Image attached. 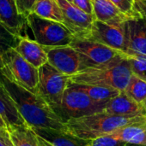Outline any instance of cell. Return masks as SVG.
<instances>
[{"label": "cell", "instance_id": "cell-1", "mask_svg": "<svg viewBox=\"0 0 146 146\" xmlns=\"http://www.w3.org/2000/svg\"><path fill=\"white\" fill-rule=\"evenodd\" d=\"M0 81L14 100L20 115L28 126L67 132L64 121L39 94L20 86L2 72H0Z\"/></svg>", "mask_w": 146, "mask_h": 146}, {"label": "cell", "instance_id": "cell-2", "mask_svg": "<svg viewBox=\"0 0 146 146\" xmlns=\"http://www.w3.org/2000/svg\"><path fill=\"white\" fill-rule=\"evenodd\" d=\"M145 121V115L121 116L100 112L77 119H70L65 121V126L67 132L71 135L84 140H91L111 134L123 127Z\"/></svg>", "mask_w": 146, "mask_h": 146}, {"label": "cell", "instance_id": "cell-3", "mask_svg": "<svg viewBox=\"0 0 146 146\" xmlns=\"http://www.w3.org/2000/svg\"><path fill=\"white\" fill-rule=\"evenodd\" d=\"M132 75L130 62L126 54H121L104 65L79 71L71 77V82L110 87L124 92Z\"/></svg>", "mask_w": 146, "mask_h": 146}, {"label": "cell", "instance_id": "cell-4", "mask_svg": "<svg viewBox=\"0 0 146 146\" xmlns=\"http://www.w3.org/2000/svg\"><path fill=\"white\" fill-rule=\"evenodd\" d=\"M0 72L28 91L38 94L39 69L27 62L13 46L1 50Z\"/></svg>", "mask_w": 146, "mask_h": 146}, {"label": "cell", "instance_id": "cell-5", "mask_svg": "<svg viewBox=\"0 0 146 146\" xmlns=\"http://www.w3.org/2000/svg\"><path fill=\"white\" fill-rule=\"evenodd\" d=\"M27 25L32 31L34 40L44 47L70 45L74 39L63 23L42 18L34 13L27 16Z\"/></svg>", "mask_w": 146, "mask_h": 146}, {"label": "cell", "instance_id": "cell-6", "mask_svg": "<svg viewBox=\"0 0 146 146\" xmlns=\"http://www.w3.org/2000/svg\"><path fill=\"white\" fill-rule=\"evenodd\" d=\"M70 83L71 76L62 74L49 62L39 68L38 94L48 103L55 113L61 106Z\"/></svg>", "mask_w": 146, "mask_h": 146}, {"label": "cell", "instance_id": "cell-7", "mask_svg": "<svg viewBox=\"0 0 146 146\" xmlns=\"http://www.w3.org/2000/svg\"><path fill=\"white\" fill-rule=\"evenodd\" d=\"M106 103H98L71 83L66 89L60 108L56 114L64 121L77 119L102 112Z\"/></svg>", "mask_w": 146, "mask_h": 146}, {"label": "cell", "instance_id": "cell-8", "mask_svg": "<svg viewBox=\"0 0 146 146\" xmlns=\"http://www.w3.org/2000/svg\"><path fill=\"white\" fill-rule=\"evenodd\" d=\"M70 45L78 53L81 70L104 65L118 56L125 54L100 43L84 38H74Z\"/></svg>", "mask_w": 146, "mask_h": 146}, {"label": "cell", "instance_id": "cell-9", "mask_svg": "<svg viewBox=\"0 0 146 146\" xmlns=\"http://www.w3.org/2000/svg\"><path fill=\"white\" fill-rule=\"evenodd\" d=\"M83 38L100 43L125 53V33L123 24L120 26L108 25L101 21L95 20L89 31Z\"/></svg>", "mask_w": 146, "mask_h": 146}, {"label": "cell", "instance_id": "cell-10", "mask_svg": "<svg viewBox=\"0 0 146 146\" xmlns=\"http://www.w3.org/2000/svg\"><path fill=\"white\" fill-rule=\"evenodd\" d=\"M63 14V24L74 38H83L96 20L94 14H88L66 0H57Z\"/></svg>", "mask_w": 146, "mask_h": 146}, {"label": "cell", "instance_id": "cell-11", "mask_svg": "<svg viewBox=\"0 0 146 146\" xmlns=\"http://www.w3.org/2000/svg\"><path fill=\"white\" fill-rule=\"evenodd\" d=\"M44 49L48 56V62L62 74L71 77L81 70L78 53L71 45L44 47Z\"/></svg>", "mask_w": 146, "mask_h": 146}, {"label": "cell", "instance_id": "cell-12", "mask_svg": "<svg viewBox=\"0 0 146 146\" xmlns=\"http://www.w3.org/2000/svg\"><path fill=\"white\" fill-rule=\"evenodd\" d=\"M125 54L146 55V21L132 18L123 23Z\"/></svg>", "mask_w": 146, "mask_h": 146}, {"label": "cell", "instance_id": "cell-13", "mask_svg": "<svg viewBox=\"0 0 146 146\" xmlns=\"http://www.w3.org/2000/svg\"><path fill=\"white\" fill-rule=\"evenodd\" d=\"M0 25L15 38L22 37L27 17L19 13L15 0H0Z\"/></svg>", "mask_w": 146, "mask_h": 146}, {"label": "cell", "instance_id": "cell-14", "mask_svg": "<svg viewBox=\"0 0 146 146\" xmlns=\"http://www.w3.org/2000/svg\"><path fill=\"white\" fill-rule=\"evenodd\" d=\"M32 129L36 134L40 146H89V140L75 137L65 131L44 127Z\"/></svg>", "mask_w": 146, "mask_h": 146}, {"label": "cell", "instance_id": "cell-15", "mask_svg": "<svg viewBox=\"0 0 146 146\" xmlns=\"http://www.w3.org/2000/svg\"><path fill=\"white\" fill-rule=\"evenodd\" d=\"M18 39L19 41L14 48L27 62L38 69L48 62L47 54L42 45L23 36Z\"/></svg>", "mask_w": 146, "mask_h": 146}, {"label": "cell", "instance_id": "cell-16", "mask_svg": "<svg viewBox=\"0 0 146 146\" xmlns=\"http://www.w3.org/2000/svg\"><path fill=\"white\" fill-rule=\"evenodd\" d=\"M102 112L121 116H134L144 115L143 106L130 98L125 92L106 103Z\"/></svg>", "mask_w": 146, "mask_h": 146}, {"label": "cell", "instance_id": "cell-17", "mask_svg": "<svg viewBox=\"0 0 146 146\" xmlns=\"http://www.w3.org/2000/svg\"><path fill=\"white\" fill-rule=\"evenodd\" d=\"M96 20L108 25L120 26L132 19L122 13L111 0H91Z\"/></svg>", "mask_w": 146, "mask_h": 146}, {"label": "cell", "instance_id": "cell-18", "mask_svg": "<svg viewBox=\"0 0 146 146\" xmlns=\"http://www.w3.org/2000/svg\"><path fill=\"white\" fill-rule=\"evenodd\" d=\"M0 115L7 124V127L12 125H27L20 115L15 104L5 86L0 81Z\"/></svg>", "mask_w": 146, "mask_h": 146}, {"label": "cell", "instance_id": "cell-19", "mask_svg": "<svg viewBox=\"0 0 146 146\" xmlns=\"http://www.w3.org/2000/svg\"><path fill=\"white\" fill-rule=\"evenodd\" d=\"M108 135L128 144L146 146V121L123 127Z\"/></svg>", "mask_w": 146, "mask_h": 146}, {"label": "cell", "instance_id": "cell-20", "mask_svg": "<svg viewBox=\"0 0 146 146\" xmlns=\"http://www.w3.org/2000/svg\"><path fill=\"white\" fill-rule=\"evenodd\" d=\"M15 146H40L36 134L28 125H12L7 127Z\"/></svg>", "mask_w": 146, "mask_h": 146}, {"label": "cell", "instance_id": "cell-21", "mask_svg": "<svg viewBox=\"0 0 146 146\" xmlns=\"http://www.w3.org/2000/svg\"><path fill=\"white\" fill-rule=\"evenodd\" d=\"M32 13L47 19L63 23V14L57 0H36Z\"/></svg>", "mask_w": 146, "mask_h": 146}, {"label": "cell", "instance_id": "cell-22", "mask_svg": "<svg viewBox=\"0 0 146 146\" xmlns=\"http://www.w3.org/2000/svg\"><path fill=\"white\" fill-rule=\"evenodd\" d=\"M71 84L74 86L75 87H77V89L83 91L90 98H92L94 101L98 102V103H107L120 93V91L114 89V88H110V87L81 85V84H76V83H71Z\"/></svg>", "mask_w": 146, "mask_h": 146}, {"label": "cell", "instance_id": "cell-23", "mask_svg": "<svg viewBox=\"0 0 146 146\" xmlns=\"http://www.w3.org/2000/svg\"><path fill=\"white\" fill-rule=\"evenodd\" d=\"M124 92L130 98L142 105L146 99V81L133 74Z\"/></svg>", "mask_w": 146, "mask_h": 146}, {"label": "cell", "instance_id": "cell-24", "mask_svg": "<svg viewBox=\"0 0 146 146\" xmlns=\"http://www.w3.org/2000/svg\"><path fill=\"white\" fill-rule=\"evenodd\" d=\"M126 56L130 62L133 74L146 81V55L131 54Z\"/></svg>", "mask_w": 146, "mask_h": 146}, {"label": "cell", "instance_id": "cell-25", "mask_svg": "<svg viewBox=\"0 0 146 146\" xmlns=\"http://www.w3.org/2000/svg\"><path fill=\"white\" fill-rule=\"evenodd\" d=\"M89 146H125L127 143L113 138L110 135L99 137L91 140H89Z\"/></svg>", "mask_w": 146, "mask_h": 146}, {"label": "cell", "instance_id": "cell-26", "mask_svg": "<svg viewBox=\"0 0 146 146\" xmlns=\"http://www.w3.org/2000/svg\"><path fill=\"white\" fill-rule=\"evenodd\" d=\"M114 5L125 15L130 18H135L133 13V2L134 0H111Z\"/></svg>", "mask_w": 146, "mask_h": 146}, {"label": "cell", "instance_id": "cell-27", "mask_svg": "<svg viewBox=\"0 0 146 146\" xmlns=\"http://www.w3.org/2000/svg\"><path fill=\"white\" fill-rule=\"evenodd\" d=\"M35 1L36 0H15L19 13L22 15L27 17L30 13H32Z\"/></svg>", "mask_w": 146, "mask_h": 146}, {"label": "cell", "instance_id": "cell-28", "mask_svg": "<svg viewBox=\"0 0 146 146\" xmlns=\"http://www.w3.org/2000/svg\"><path fill=\"white\" fill-rule=\"evenodd\" d=\"M133 13L135 18H142L146 21V0H134Z\"/></svg>", "mask_w": 146, "mask_h": 146}, {"label": "cell", "instance_id": "cell-29", "mask_svg": "<svg viewBox=\"0 0 146 146\" xmlns=\"http://www.w3.org/2000/svg\"><path fill=\"white\" fill-rule=\"evenodd\" d=\"M72 3L88 14H94L93 3L91 0H72Z\"/></svg>", "mask_w": 146, "mask_h": 146}, {"label": "cell", "instance_id": "cell-30", "mask_svg": "<svg viewBox=\"0 0 146 146\" xmlns=\"http://www.w3.org/2000/svg\"><path fill=\"white\" fill-rule=\"evenodd\" d=\"M0 139L3 141V143L5 144V146H15L14 144L12 143V140L10 139V136H9L7 127L0 129Z\"/></svg>", "mask_w": 146, "mask_h": 146}, {"label": "cell", "instance_id": "cell-31", "mask_svg": "<svg viewBox=\"0 0 146 146\" xmlns=\"http://www.w3.org/2000/svg\"><path fill=\"white\" fill-rule=\"evenodd\" d=\"M7 127V124L6 122L4 121V120L3 119V117L0 115V129L2 128H6Z\"/></svg>", "mask_w": 146, "mask_h": 146}, {"label": "cell", "instance_id": "cell-32", "mask_svg": "<svg viewBox=\"0 0 146 146\" xmlns=\"http://www.w3.org/2000/svg\"><path fill=\"white\" fill-rule=\"evenodd\" d=\"M142 106H143V111H144V115H145L146 116V99H145V101L143 103Z\"/></svg>", "mask_w": 146, "mask_h": 146}, {"label": "cell", "instance_id": "cell-33", "mask_svg": "<svg viewBox=\"0 0 146 146\" xmlns=\"http://www.w3.org/2000/svg\"><path fill=\"white\" fill-rule=\"evenodd\" d=\"M125 146H145V145H133V144H126Z\"/></svg>", "mask_w": 146, "mask_h": 146}, {"label": "cell", "instance_id": "cell-34", "mask_svg": "<svg viewBox=\"0 0 146 146\" xmlns=\"http://www.w3.org/2000/svg\"><path fill=\"white\" fill-rule=\"evenodd\" d=\"M0 146H5V144L3 143V141L0 139Z\"/></svg>", "mask_w": 146, "mask_h": 146}, {"label": "cell", "instance_id": "cell-35", "mask_svg": "<svg viewBox=\"0 0 146 146\" xmlns=\"http://www.w3.org/2000/svg\"><path fill=\"white\" fill-rule=\"evenodd\" d=\"M66 1H68V2H70V3H72V0H66Z\"/></svg>", "mask_w": 146, "mask_h": 146}, {"label": "cell", "instance_id": "cell-36", "mask_svg": "<svg viewBox=\"0 0 146 146\" xmlns=\"http://www.w3.org/2000/svg\"><path fill=\"white\" fill-rule=\"evenodd\" d=\"M0 53H1V50H0Z\"/></svg>", "mask_w": 146, "mask_h": 146}]
</instances>
